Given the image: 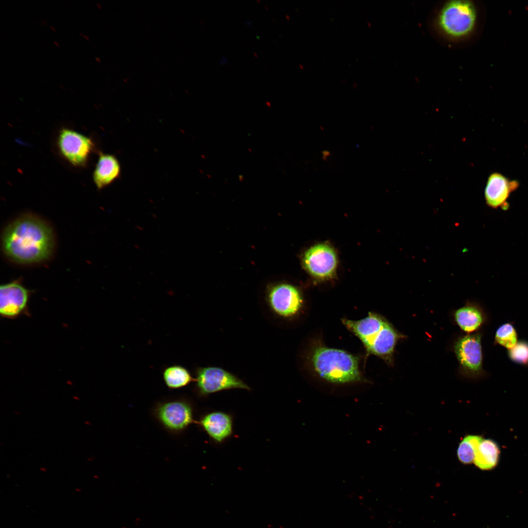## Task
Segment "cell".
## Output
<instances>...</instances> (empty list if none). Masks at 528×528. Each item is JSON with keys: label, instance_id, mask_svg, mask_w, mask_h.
Masks as SVG:
<instances>
[{"label": "cell", "instance_id": "obj_20", "mask_svg": "<svg viewBox=\"0 0 528 528\" xmlns=\"http://www.w3.org/2000/svg\"><path fill=\"white\" fill-rule=\"evenodd\" d=\"M459 461L463 464H469L474 462L475 452L473 446L464 439L459 443L457 449Z\"/></svg>", "mask_w": 528, "mask_h": 528}, {"label": "cell", "instance_id": "obj_5", "mask_svg": "<svg viewBox=\"0 0 528 528\" xmlns=\"http://www.w3.org/2000/svg\"><path fill=\"white\" fill-rule=\"evenodd\" d=\"M480 332L461 336L455 341L454 352L460 369L466 377L477 378L484 374Z\"/></svg>", "mask_w": 528, "mask_h": 528}, {"label": "cell", "instance_id": "obj_1", "mask_svg": "<svg viewBox=\"0 0 528 528\" xmlns=\"http://www.w3.org/2000/svg\"><path fill=\"white\" fill-rule=\"evenodd\" d=\"M2 247L6 256L13 262L22 264L40 263L52 253L53 233L42 219L32 215L22 216L4 229Z\"/></svg>", "mask_w": 528, "mask_h": 528}, {"label": "cell", "instance_id": "obj_29", "mask_svg": "<svg viewBox=\"0 0 528 528\" xmlns=\"http://www.w3.org/2000/svg\"><path fill=\"white\" fill-rule=\"evenodd\" d=\"M96 5H97V6H98L99 7V8H100V5L99 4V3H96Z\"/></svg>", "mask_w": 528, "mask_h": 528}, {"label": "cell", "instance_id": "obj_11", "mask_svg": "<svg viewBox=\"0 0 528 528\" xmlns=\"http://www.w3.org/2000/svg\"><path fill=\"white\" fill-rule=\"evenodd\" d=\"M404 337L388 321L374 332L363 344L367 352L378 356L392 365L395 348L398 341Z\"/></svg>", "mask_w": 528, "mask_h": 528}, {"label": "cell", "instance_id": "obj_21", "mask_svg": "<svg viewBox=\"0 0 528 528\" xmlns=\"http://www.w3.org/2000/svg\"><path fill=\"white\" fill-rule=\"evenodd\" d=\"M41 23H42V24H43V25H44V26H45V25H47V22H46V21L45 20H42V21L41 22Z\"/></svg>", "mask_w": 528, "mask_h": 528}, {"label": "cell", "instance_id": "obj_9", "mask_svg": "<svg viewBox=\"0 0 528 528\" xmlns=\"http://www.w3.org/2000/svg\"><path fill=\"white\" fill-rule=\"evenodd\" d=\"M303 265L315 278L327 280L334 274L337 259L334 250L326 244H318L309 248L303 259Z\"/></svg>", "mask_w": 528, "mask_h": 528}, {"label": "cell", "instance_id": "obj_10", "mask_svg": "<svg viewBox=\"0 0 528 528\" xmlns=\"http://www.w3.org/2000/svg\"><path fill=\"white\" fill-rule=\"evenodd\" d=\"M155 414L163 426L174 432L184 430L194 422L192 408L184 400L163 402L157 407Z\"/></svg>", "mask_w": 528, "mask_h": 528}, {"label": "cell", "instance_id": "obj_14", "mask_svg": "<svg viewBox=\"0 0 528 528\" xmlns=\"http://www.w3.org/2000/svg\"><path fill=\"white\" fill-rule=\"evenodd\" d=\"M454 319L462 331L470 334L477 332L484 325L486 315L480 305L468 303L455 311Z\"/></svg>", "mask_w": 528, "mask_h": 528}, {"label": "cell", "instance_id": "obj_6", "mask_svg": "<svg viewBox=\"0 0 528 528\" xmlns=\"http://www.w3.org/2000/svg\"><path fill=\"white\" fill-rule=\"evenodd\" d=\"M266 301L270 311L282 319H289L297 315L303 306L301 292L295 286L281 283L269 286Z\"/></svg>", "mask_w": 528, "mask_h": 528}, {"label": "cell", "instance_id": "obj_12", "mask_svg": "<svg viewBox=\"0 0 528 528\" xmlns=\"http://www.w3.org/2000/svg\"><path fill=\"white\" fill-rule=\"evenodd\" d=\"M519 186L517 180H510L499 172L492 173L488 177L484 189L486 204L494 209H508L507 200Z\"/></svg>", "mask_w": 528, "mask_h": 528}, {"label": "cell", "instance_id": "obj_22", "mask_svg": "<svg viewBox=\"0 0 528 528\" xmlns=\"http://www.w3.org/2000/svg\"><path fill=\"white\" fill-rule=\"evenodd\" d=\"M251 22H252V21H247V22H246V24H247V25H250V24L251 23Z\"/></svg>", "mask_w": 528, "mask_h": 528}, {"label": "cell", "instance_id": "obj_16", "mask_svg": "<svg viewBox=\"0 0 528 528\" xmlns=\"http://www.w3.org/2000/svg\"><path fill=\"white\" fill-rule=\"evenodd\" d=\"M474 462L481 470L494 468L497 464L500 454L497 443L491 439H483L474 450Z\"/></svg>", "mask_w": 528, "mask_h": 528}, {"label": "cell", "instance_id": "obj_8", "mask_svg": "<svg viewBox=\"0 0 528 528\" xmlns=\"http://www.w3.org/2000/svg\"><path fill=\"white\" fill-rule=\"evenodd\" d=\"M31 291L18 280L1 285L0 287V314L1 317L13 319L28 315Z\"/></svg>", "mask_w": 528, "mask_h": 528}, {"label": "cell", "instance_id": "obj_23", "mask_svg": "<svg viewBox=\"0 0 528 528\" xmlns=\"http://www.w3.org/2000/svg\"><path fill=\"white\" fill-rule=\"evenodd\" d=\"M50 28H51V29H52V30H53V31H56V29H55V27H53V26H52V25L50 26Z\"/></svg>", "mask_w": 528, "mask_h": 528}, {"label": "cell", "instance_id": "obj_3", "mask_svg": "<svg viewBox=\"0 0 528 528\" xmlns=\"http://www.w3.org/2000/svg\"><path fill=\"white\" fill-rule=\"evenodd\" d=\"M477 20L474 4L467 0H452L440 9L438 23L447 36L456 39L464 38L473 30Z\"/></svg>", "mask_w": 528, "mask_h": 528}, {"label": "cell", "instance_id": "obj_15", "mask_svg": "<svg viewBox=\"0 0 528 528\" xmlns=\"http://www.w3.org/2000/svg\"><path fill=\"white\" fill-rule=\"evenodd\" d=\"M120 173V165L115 156L100 154L93 174L94 183L98 189H102L116 179Z\"/></svg>", "mask_w": 528, "mask_h": 528}, {"label": "cell", "instance_id": "obj_25", "mask_svg": "<svg viewBox=\"0 0 528 528\" xmlns=\"http://www.w3.org/2000/svg\"><path fill=\"white\" fill-rule=\"evenodd\" d=\"M79 35H80V36H81V37H84V35H84L83 33H81V32H79Z\"/></svg>", "mask_w": 528, "mask_h": 528}, {"label": "cell", "instance_id": "obj_17", "mask_svg": "<svg viewBox=\"0 0 528 528\" xmlns=\"http://www.w3.org/2000/svg\"><path fill=\"white\" fill-rule=\"evenodd\" d=\"M162 376L166 386L172 389H179L195 381L190 371L184 366L175 364L165 367Z\"/></svg>", "mask_w": 528, "mask_h": 528}, {"label": "cell", "instance_id": "obj_13", "mask_svg": "<svg viewBox=\"0 0 528 528\" xmlns=\"http://www.w3.org/2000/svg\"><path fill=\"white\" fill-rule=\"evenodd\" d=\"M199 425L217 443H222L233 433V418L222 411H213L204 415L198 422Z\"/></svg>", "mask_w": 528, "mask_h": 528}, {"label": "cell", "instance_id": "obj_27", "mask_svg": "<svg viewBox=\"0 0 528 528\" xmlns=\"http://www.w3.org/2000/svg\"><path fill=\"white\" fill-rule=\"evenodd\" d=\"M95 60H96V61H98V62H100V60H99V58H98V57H95Z\"/></svg>", "mask_w": 528, "mask_h": 528}, {"label": "cell", "instance_id": "obj_28", "mask_svg": "<svg viewBox=\"0 0 528 528\" xmlns=\"http://www.w3.org/2000/svg\"><path fill=\"white\" fill-rule=\"evenodd\" d=\"M59 86H60V87L61 88H63V89L64 88V86H63V85H62L60 84V85H59Z\"/></svg>", "mask_w": 528, "mask_h": 528}, {"label": "cell", "instance_id": "obj_2", "mask_svg": "<svg viewBox=\"0 0 528 528\" xmlns=\"http://www.w3.org/2000/svg\"><path fill=\"white\" fill-rule=\"evenodd\" d=\"M310 361L317 374L330 383L345 384L363 380L358 358L345 351L319 345L311 351Z\"/></svg>", "mask_w": 528, "mask_h": 528}, {"label": "cell", "instance_id": "obj_18", "mask_svg": "<svg viewBox=\"0 0 528 528\" xmlns=\"http://www.w3.org/2000/svg\"><path fill=\"white\" fill-rule=\"evenodd\" d=\"M518 342L517 331L512 324L506 323L501 325L496 330L494 336V343L507 349L513 348Z\"/></svg>", "mask_w": 528, "mask_h": 528}, {"label": "cell", "instance_id": "obj_24", "mask_svg": "<svg viewBox=\"0 0 528 528\" xmlns=\"http://www.w3.org/2000/svg\"><path fill=\"white\" fill-rule=\"evenodd\" d=\"M53 43L56 46H59V44L58 42H57L56 41H54Z\"/></svg>", "mask_w": 528, "mask_h": 528}, {"label": "cell", "instance_id": "obj_4", "mask_svg": "<svg viewBox=\"0 0 528 528\" xmlns=\"http://www.w3.org/2000/svg\"><path fill=\"white\" fill-rule=\"evenodd\" d=\"M195 389L200 396L220 391L240 389L250 391L242 380L225 369L216 366L198 367L195 370Z\"/></svg>", "mask_w": 528, "mask_h": 528}, {"label": "cell", "instance_id": "obj_26", "mask_svg": "<svg viewBox=\"0 0 528 528\" xmlns=\"http://www.w3.org/2000/svg\"><path fill=\"white\" fill-rule=\"evenodd\" d=\"M84 38H85V39H86L87 40H88V41H89V38H88V36H87V35H84Z\"/></svg>", "mask_w": 528, "mask_h": 528}, {"label": "cell", "instance_id": "obj_7", "mask_svg": "<svg viewBox=\"0 0 528 528\" xmlns=\"http://www.w3.org/2000/svg\"><path fill=\"white\" fill-rule=\"evenodd\" d=\"M57 145L62 155L76 167L86 165L94 148L90 138L67 128L60 131Z\"/></svg>", "mask_w": 528, "mask_h": 528}, {"label": "cell", "instance_id": "obj_19", "mask_svg": "<svg viewBox=\"0 0 528 528\" xmlns=\"http://www.w3.org/2000/svg\"><path fill=\"white\" fill-rule=\"evenodd\" d=\"M509 358L513 362L523 365H528V342L518 341L516 345L508 350Z\"/></svg>", "mask_w": 528, "mask_h": 528}]
</instances>
